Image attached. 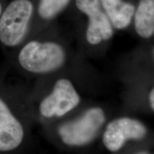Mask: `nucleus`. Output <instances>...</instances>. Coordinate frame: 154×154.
I'll return each mask as SVG.
<instances>
[{
    "label": "nucleus",
    "instance_id": "obj_1",
    "mask_svg": "<svg viewBox=\"0 0 154 154\" xmlns=\"http://www.w3.org/2000/svg\"><path fill=\"white\" fill-rule=\"evenodd\" d=\"M37 0H8L0 14V45L17 49L29 36Z\"/></svg>",
    "mask_w": 154,
    "mask_h": 154
},
{
    "label": "nucleus",
    "instance_id": "obj_3",
    "mask_svg": "<svg viewBox=\"0 0 154 154\" xmlns=\"http://www.w3.org/2000/svg\"><path fill=\"white\" fill-rule=\"evenodd\" d=\"M104 121L103 111L99 108H93L76 120L61 125L59 128V136L67 145H85L95 138Z\"/></svg>",
    "mask_w": 154,
    "mask_h": 154
},
{
    "label": "nucleus",
    "instance_id": "obj_11",
    "mask_svg": "<svg viewBox=\"0 0 154 154\" xmlns=\"http://www.w3.org/2000/svg\"><path fill=\"white\" fill-rule=\"evenodd\" d=\"M149 101H150V104H151L152 109L154 111V88L151 91V93H150Z\"/></svg>",
    "mask_w": 154,
    "mask_h": 154
},
{
    "label": "nucleus",
    "instance_id": "obj_4",
    "mask_svg": "<svg viewBox=\"0 0 154 154\" xmlns=\"http://www.w3.org/2000/svg\"><path fill=\"white\" fill-rule=\"evenodd\" d=\"M72 5L87 19L86 38L88 44L98 45L112 37L114 28L100 0H73Z\"/></svg>",
    "mask_w": 154,
    "mask_h": 154
},
{
    "label": "nucleus",
    "instance_id": "obj_2",
    "mask_svg": "<svg viewBox=\"0 0 154 154\" xmlns=\"http://www.w3.org/2000/svg\"><path fill=\"white\" fill-rule=\"evenodd\" d=\"M16 59L23 69L34 74H47L64 64V47L54 40L30 39L17 49Z\"/></svg>",
    "mask_w": 154,
    "mask_h": 154
},
{
    "label": "nucleus",
    "instance_id": "obj_13",
    "mask_svg": "<svg viewBox=\"0 0 154 154\" xmlns=\"http://www.w3.org/2000/svg\"><path fill=\"white\" fill-rule=\"evenodd\" d=\"M138 154H147V153H138Z\"/></svg>",
    "mask_w": 154,
    "mask_h": 154
},
{
    "label": "nucleus",
    "instance_id": "obj_7",
    "mask_svg": "<svg viewBox=\"0 0 154 154\" xmlns=\"http://www.w3.org/2000/svg\"><path fill=\"white\" fill-rule=\"evenodd\" d=\"M24 128L7 103L0 97V151L17 149L24 138Z\"/></svg>",
    "mask_w": 154,
    "mask_h": 154
},
{
    "label": "nucleus",
    "instance_id": "obj_12",
    "mask_svg": "<svg viewBox=\"0 0 154 154\" xmlns=\"http://www.w3.org/2000/svg\"><path fill=\"white\" fill-rule=\"evenodd\" d=\"M7 1L8 0H0V14H1L2 11L4 7H5V5L7 4Z\"/></svg>",
    "mask_w": 154,
    "mask_h": 154
},
{
    "label": "nucleus",
    "instance_id": "obj_14",
    "mask_svg": "<svg viewBox=\"0 0 154 154\" xmlns=\"http://www.w3.org/2000/svg\"><path fill=\"white\" fill-rule=\"evenodd\" d=\"M153 57H154V49H153Z\"/></svg>",
    "mask_w": 154,
    "mask_h": 154
},
{
    "label": "nucleus",
    "instance_id": "obj_10",
    "mask_svg": "<svg viewBox=\"0 0 154 154\" xmlns=\"http://www.w3.org/2000/svg\"><path fill=\"white\" fill-rule=\"evenodd\" d=\"M136 32L143 38L154 35V0H137L133 22Z\"/></svg>",
    "mask_w": 154,
    "mask_h": 154
},
{
    "label": "nucleus",
    "instance_id": "obj_5",
    "mask_svg": "<svg viewBox=\"0 0 154 154\" xmlns=\"http://www.w3.org/2000/svg\"><path fill=\"white\" fill-rule=\"evenodd\" d=\"M80 101L79 96L70 81L58 80L51 94L42 100L40 113L44 117L62 116L74 109Z\"/></svg>",
    "mask_w": 154,
    "mask_h": 154
},
{
    "label": "nucleus",
    "instance_id": "obj_6",
    "mask_svg": "<svg viewBox=\"0 0 154 154\" xmlns=\"http://www.w3.org/2000/svg\"><path fill=\"white\" fill-rule=\"evenodd\" d=\"M146 134V127L140 121L130 118H121L108 125L103 141L109 151H117L126 140L140 139Z\"/></svg>",
    "mask_w": 154,
    "mask_h": 154
},
{
    "label": "nucleus",
    "instance_id": "obj_8",
    "mask_svg": "<svg viewBox=\"0 0 154 154\" xmlns=\"http://www.w3.org/2000/svg\"><path fill=\"white\" fill-rule=\"evenodd\" d=\"M113 28L124 29L133 22L136 0H100Z\"/></svg>",
    "mask_w": 154,
    "mask_h": 154
},
{
    "label": "nucleus",
    "instance_id": "obj_9",
    "mask_svg": "<svg viewBox=\"0 0 154 154\" xmlns=\"http://www.w3.org/2000/svg\"><path fill=\"white\" fill-rule=\"evenodd\" d=\"M72 2L73 0H37L31 32L33 29L47 26L53 22L70 8Z\"/></svg>",
    "mask_w": 154,
    "mask_h": 154
}]
</instances>
